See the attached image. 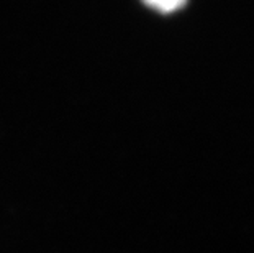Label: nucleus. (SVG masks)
<instances>
[{
  "label": "nucleus",
  "mask_w": 254,
  "mask_h": 253,
  "mask_svg": "<svg viewBox=\"0 0 254 253\" xmlns=\"http://www.w3.org/2000/svg\"><path fill=\"white\" fill-rule=\"evenodd\" d=\"M143 2L161 13H172L176 10H179L181 7H184V3L187 0H143Z\"/></svg>",
  "instance_id": "nucleus-1"
}]
</instances>
